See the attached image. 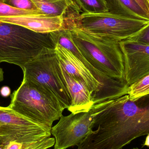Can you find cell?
Instances as JSON below:
<instances>
[{
	"instance_id": "cell-9",
	"label": "cell",
	"mask_w": 149,
	"mask_h": 149,
	"mask_svg": "<svg viewBox=\"0 0 149 149\" xmlns=\"http://www.w3.org/2000/svg\"><path fill=\"white\" fill-rule=\"evenodd\" d=\"M50 35L55 45H59L72 52L101 83L106 101L127 95L129 86L125 81L117 80L102 74L85 58L74 45L68 29L63 27L60 29L50 32Z\"/></svg>"
},
{
	"instance_id": "cell-8",
	"label": "cell",
	"mask_w": 149,
	"mask_h": 149,
	"mask_svg": "<svg viewBox=\"0 0 149 149\" xmlns=\"http://www.w3.org/2000/svg\"><path fill=\"white\" fill-rule=\"evenodd\" d=\"M95 110L94 105L88 112L62 116L58 122L51 130L56 140L54 149H66L78 146L89 132Z\"/></svg>"
},
{
	"instance_id": "cell-14",
	"label": "cell",
	"mask_w": 149,
	"mask_h": 149,
	"mask_svg": "<svg viewBox=\"0 0 149 149\" xmlns=\"http://www.w3.org/2000/svg\"><path fill=\"white\" fill-rule=\"evenodd\" d=\"M109 12L132 19L149 20V17L135 0H106Z\"/></svg>"
},
{
	"instance_id": "cell-12",
	"label": "cell",
	"mask_w": 149,
	"mask_h": 149,
	"mask_svg": "<svg viewBox=\"0 0 149 149\" xmlns=\"http://www.w3.org/2000/svg\"><path fill=\"white\" fill-rule=\"evenodd\" d=\"M0 22L19 25L38 33H49L62 29L63 19V16L39 14L0 17Z\"/></svg>"
},
{
	"instance_id": "cell-16",
	"label": "cell",
	"mask_w": 149,
	"mask_h": 149,
	"mask_svg": "<svg viewBox=\"0 0 149 149\" xmlns=\"http://www.w3.org/2000/svg\"><path fill=\"white\" fill-rule=\"evenodd\" d=\"M83 13L98 14L109 12L106 0H74Z\"/></svg>"
},
{
	"instance_id": "cell-7",
	"label": "cell",
	"mask_w": 149,
	"mask_h": 149,
	"mask_svg": "<svg viewBox=\"0 0 149 149\" xmlns=\"http://www.w3.org/2000/svg\"><path fill=\"white\" fill-rule=\"evenodd\" d=\"M51 128L37 123L8 107H0V144H25L51 137Z\"/></svg>"
},
{
	"instance_id": "cell-24",
	"label": "cell",
	"mask_w": 149,
	"mask_h": 149,
	"mask_svg": "<svg viewBox=\"0 0 149 149\" xmlns=\"http://www.w3.org/2000/svg\"><path fill=\"white\" fill-rule=\"evenodd\" d=\"M11 93V90L9 87L5 86L2 87L0 90V94L3 97H7L9 96Z\"/></svg>"
},
{
	"instance_id": "cell-19",
	"label": "cell",
	"mask_w": 149,
	"mask_h": 149,
	"mask_svg": "<svg viewBox=\"0 0 149 149\" xmlns=\"http://www.w3.org/2000/svg\"><path fill=\"white\" fill-rule=\"evenodd\" d=\"M1 1L8 5L15 7L17 8L41 12L31 0H1Z\"/></svg>"
},
{
	"instance_id": "cell-27",
	"label": "cell",
	"mask_w": 149,
	"mask_h": 149,
	"mask_svg": "<svg viewBox=\"0 0 149 149\" xmlns=\"http://www.w3.org/2000/svg\"><path fill=\"white\" fill-rule=\"evenodd\" d=\"M0 149H5V146L1 145L0 144Z\"/></svg>"
},
{
	"instance_id": "cell-11",
	"label": "cell",
	"mask_w": 149,
	"mask_h": 149,
	"mask_svg": "<svg viewBox=\"0 0 149 149\" xmlns=\"http://www.w3.org/2000/svg\"><path fill=\"white\" fill-rule=\"evenodd\" d=\"M55 51L61 66L69 75L84 82L93 95L94 105L106 101L101 83L69 50L56 45Z\"/></svg>"
},
{
	"instance_id": "cell-2",
	"label": "cell",
	"mask_w": 149,
	"mask_h": 149,
	"mask_svg": "<svg viewBox=\"0 0 149 149\" xmlns=\"http://www.w3.org/2000/svg\"><path fill=\"white\" fill-rule=\"evenodd\" d=\"M63 27L69 30L74 45L95 68L110 78L125 81L124 60L119 42L94 36L66 22H63Z\"/></svg>"
},
{
	"instance_id": "cell-4",
	"label": "cell",
	"mask_w": 149,
	"mask_h": 149,
	"mask_svg": "<svg viewBox=\"0 0 149 149\" xmlns=\"http://www.w3.org/2000/svg\"><path fill=\"white\" fill-rule=\"evenodd\" d=\"M55 47L50 33H38L0 22V63L16 65L22 69L44 49Z\"/></svg>"
},
{
	"instance_id": "cell-10",
	"label": "cell",
	"mask_w": 149,
	"mask_h": 149,
	"mask_svg": "<svg viewBox=\"0 0 149 149\" xmlns=\"http://www.w3.org/2000/svg\"><path fill=\"white\" fill-rule=\"evenodd\" d=\"M119 44L124 60V81L129 86L149 74V45L127 39Z\"/></svg>"
},
{
	"instance_id": "cell-17",
	"label": "cell",
	"mask_w": 149,
	"mask_h": 149,
	"mask_svg": "<svg viewBox=\"0 0 149 149\" xmlns=\"http://www.w3.org/2000/svg\"><path fill=\"white\" fill-rule=\"evenodd\" d=\"M127 95L132 101L149 95V74L129 86Z\"/></svg>"
},
{
	"instance_id": "cell-6",
	"label": "cell",
	"mask_w": 149,
	"mask_h": 149,
	"mask_svg": "<svg viewBox=\"0 0 149 149\" xmlns=\"http://www.w3.org/2000/svg\"><path fill=\"white\" fill-rule=\"evenodd\" d=\"M23 78L49 92L57 98L65 109L71 98L55 49L46 48L22 69Z\"/></svg>"
},
{
	"instance_id": "cell-20",
	"label": "cell",
	"mask_w": 149,
	"mask_h": 149,
	"mask_svg": "<svg viewBox=\"0 0 149 149\" xmlns=\"http://www.w3.org/2000/svg\"><path fill=\"white\" fill-rule=\"evenodd\" d=\"M55 138L47 137L37 141L25 144L22 149H48L55 145Z\"/></svg>"
},
{
	"instance_id": "cell-21",
	"label": "cell",
	"mask_w": 149,
	"mask_h": 149,
	"mask_svg": "<svg viewBox=\"0 0 149 149\" xmlns=\"http://www.w3.org/2000/svg\"><path fill=\"white\" fill-rule=\"evenodd\" d=\"M127 39L149 45V24L136 35Z\"/></svg>"
},
{
	"instance_id": "cell-29",
	"label": "cell",
	"mask_w": 149,
	"mask_h": 149,
	"mask_svg": "<svg viewBox=\"0 0 149 149\" xmlns=\"http://www.w3.org/2000/svg\"><path fill=\"white\" fill-rule=\"evenodd\" d=\"M148 1L149 3V0H148Z\"/></svg>"
},
{
	"instance_id": "cell-3",
	"label": "cell",
	"mask_w": 149,
	"mask_h": 149,
	"mask_svg": "<svg viewBox=\"0 0 149 149\" xmlns=\"http://www.w3.org/2000/svg\"><path fill=\"white\" fill-rule=\"evenodd\" d=\"M80 11L77 4L73 5L63 17V22L96 36L119 42L136 35L149 24V20L132 19L109 12L80 14Z\"/></svg>"
},
{
	"instance_id": "cell-23",
	"label": "cell",
	"mask_w": 149,
	"mask_h": 149,
	"mask_svg": "<svg viewBox=\"0 0 149 149\" xmlns=\"http://www.w3.org/2000/svg\"><path fill=\"white\" fill-rule=\"evenodd\" d=\"M24 145L25 144L12 142L5 146V149H22Z\"/></svg>"
},
{
	"instance_id": "cell-5",
	"label": "cell",
	"mask_w": 149,
	"mask_h": 149,
	"mask_svg": "<svg viewBox=\"0 0 149 149\" xmlns=\"http://www.w3.org/2000/svg\"><path fill=\"white\" fill-rule=\"evenodd\" d=\"M17 113L51 128L63 116L64 109L57 98L42 87L23 79L11 95L8 106Z\"/></svg>"
},
{
	"instance_id": "cell-15",
	"label": "cell",
	"mask_w": 149,
	"mask_h": 149,
	"mask_svg": "<svg viewBox=\"0 0 149 149\" xmlns=\"http://www.w3.org/2000/svg\"><path fill=\"white\" fill-rule=\"evenodd\" d=\"M40 12L51 16H63L74 0H31Z\"/></svg>"
},
{
	"instance_id": "cell-28",
	"label": "cell",
	"mask_w": 149,
	"mask_h": 149,
	"mask_svg": "<svg viewBox=\"0 0 149 149\" xmlns=\"http://www.w3.org/2000/svg\"><path fill=\"white\" fill-rule=\"evenodd\" d=\"M139 149L137 148H134V149Z\"/></svg>"
},
{
	"instance_id": "cell-1",
	"label": "cell",
	"mask_w": 149,
	"mask_h": 149,
	"mask_svg": "<svg viewBox=\"0 0 149 149\" xmlns=\"http://www.w3.org/2000/svg\"><path fill=\"white\" fill-rule=\"evenodd\" d=\"M94 107L89 132L77 149H122L149 134V95L134 101L126 95Z\"/></svg>"
},
{
	"instance_id": "cell-26",
	"label": "cell",
	"mask_w": 149,
	"mask_h": 149,
	"mask_svg": "<svg viewBox=\"0 0 149 149\" xmlns=\"http://www.w3.org/2000/svg\"><path fill=\"white\" fill-rule=\"evenodd\" d=\"M3 73L4 72H3L2 69L0 67V82L3 80V77H4Z\"/></svg>"
},
{
	"instance_id": "cell-25",
	"label": "cell",
	"mask_w": 149,
	"mask_h": 149,
	"mask_svg": "<svg viewBox=\"0 0 149 149\" xmlns=\"http://www.w3.org/2000/svg\"><path fill=\"white\" fill-rule=\"evenodd\" d=\"M143 146L149 147V134L147 135V137H146V139H145Z\"/></svg>"
},
{
	"instance_id": "cell-18",
	"label": "cell",
	"mask_w": 149,
	"mask_h": 149,
	"mask_svg": "<svg viewBox=\"0 0 149 149\" xmlns=\"http://www.w3.org/2000/svg\"><path fill=\"white\" fill-rule=\"evenodd\" d=\"M42 13L38 11L17 8L6 4L0 0V17L19 16Z\"/></svg>"
},
{
	"instance_id": "cell-22",
	"label": "cell",
	"mask_w": 149,
	"mask_h": 149,
	"mask_svg": "<svg viewBox=\"0 0 149 149\" xmlns=\"http://www.w3.org/2000/svg\"><path fill=\"white\" fill-rule=\"evenodd\" d=\"M149 17V3L148 0H135Z\"/></svg>"
},
{
	"instance_id": "cell-13",
	"label": "cell",
	"mask_w": 149,
	"mask_h": 149,
	"mask_svg": "<svg viewBox=\"0 0 149 149\" xmlns=\"http://www.w3.org/2000/svg\"><path fill=\"white\" fill-rule=\"evenodd\" d=\"M60 67L71 98L68 111L74 113L90 111L94 102L88 88L81 81L69 75L61 65Z\"/></svg>"
}]
</instances>
